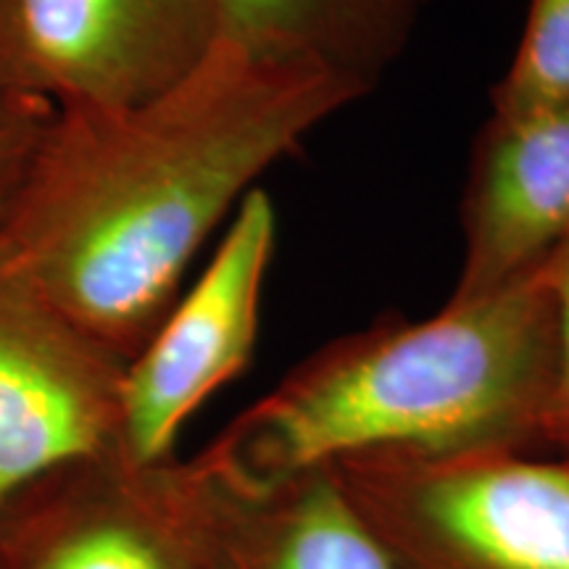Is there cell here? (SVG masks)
Wrapping results in <instances>:
<instances>
[{
	"mask_svg": "<svg viewBox=\"0 0 569 569\" xmlns=\"http://www.w3.org/2000/svg\"><path fill=\"white\" fill-rule=\"evenodd\" d=\"M361 98L330 71L222 38L151 101L56 109L0 227V264L130 365L251 184Z\"/></svg>",
	"mask_w": 569,
	"mask_h": 569,
	"instance_id": "obj_1",
	"label": "cell"
},
{
	"mask_svg": "<svg viewBox=\"0 0 569 569\" xmlns=\"http://www.w3.org/2000/svg\"><path fill=\"white\" fill-rule=\"evenodd\" d=\"M557 369L546 261L430 319L388 315L303 359L198 453L234 486H272L375 451L543 446Z\"/></svg>",
	"mask_w": 569,
	"mask_h": 569,
	"instance_id": "obj_2",
	"label": "cell"
},
{
	"mask_svg": "<svg viewBox=\"0 0 569 569\" xmlns=\"http://www.w3.org/2000/svg\"><path fill=\"white\" fill-rule=\"evenodd\" d=\"M332 475L390 569H569V459L375 451Z\"/></svg>",
	"mask_w": 569,
	"mask_h": 569,
	"instance_id": "obj_3",
	"label": "cell"
},
{
	"mask_svg": "<svg viewBox=\"0 0 569 569\" xmlns=\"http://www.w3.org/2000/svg\"><path fill=\"white\" fill-rule=\"evenodd\" d=\"M222 38L219 0H0V80L56 109H127Z\"/></svg>",
	"mask_w": 569,
	"mask_h": 569,
	"instance_id": "obj_4",
	"label": "cell"
},
{
	"mask_svg": "<svg viewBox=\"0 0 569 569\" xmlns=\"http://www.w3.org/2000/svg\"><path fill=\"white\" fill-rule=\"evenodd\" d=\"M0 569H206L196 459L67 467L0 511Z\"/></svg>",
	"mask_w": 569,
	"mask_h": 569,
	"instance_id": "obj_5",
	"label": "cell"
},
{
	"mask_svg": "<svg viewBox=\"0 0 569 569\" xmlns=\"http://www.w3.org/2000/svg\"><path fill=\"white\" fill-rule=\"evenodd\" d=\"M277 243V211L253 188L190 293L177 298L124 369L119 453L132 465L174 459L188 419L243 375L259 338L261 293Z\"/></svg>",
	"mask_w": 569,
	"mask_h": 569,
	"instance_id": "obj_6",
	"label": "cell"
},
{
	"mask_svg": "<svg viewBox=\"0 0 569 569\" xmlns=\"http://www.w3.org/2000/svg\"><path fill=\"white\" fill-rule=\"evenodd\" d=\"M124 369L0 264V511L61 469L119 453Z\"/></svg>",
	"mask_w": 569,
	"mask_h": 569,
	"instance_id": "obj_7",
	"label": "cell"
},
{
	"mask_svg": "<svg viewBox=\"0 0 569 569\" xmlns=\"http://www.w3.org/2000/svg\"><path fill=\"white\" fill-rule=\"evenodd\" d=\"M569 234V103L496 113L472 146L453 301L507 288Z\"/></svg>",
	"mask_w": 569,
	"mask_h": 569,
	"instance_id": "obj_8",
	"label": "cell"
},
{
	"mask_svg": "<svg viewBox=\"0 0 569 569\" xmlns=\"http://www.w3.org/2000/svg\"><path fill=\"white\" fill-rule=\"evenodd\" d=\"M203 475L206 569H390L330 467L246 488Z\"/></svg>",
	"mask_w": 569,
	"mask_h": 569,
	"instance_id": "obj_9",
	"label": "cell"
},
{
	"mask_svg": "<svg viewBox=\"0 0 569 569\" xmlns=\"http://www.w3.org/2000/svg\"><path fill=\"white\" fill-rule=\"evenodd\" d=\"M224 38L309 63L365 96L407 53L430 0H219Z\"/></svg>",
	"mask_w": 569,
	"mask_h": 569,
	"instance_id": "obj_10",
	"label": "cell"
},
{
	"mask_svg": "<svg viewBox=\"0 0 569 569\" xmlns=\"http://www.w3.org/2000/svg\"><path fill=\"white\" fill-rule=\"evenodd\" d=\"M569 103V0H530L509 69L490 90V111L522 113Z\"/></svg>",
	"mask_w": 569,
	"mask_h": 569,
	"instance_id": "obj_11",
	"label": "cell"
},
{
	"mask_svg": "<svg viewBox=\"0 0 569 569\" xmlns=\"http://www.w3.org/2000/svg\"><path fill=\"white\" fill-rule=\"evenodd\" d=\"M56 106L0 80V227L24 190Z\"/></svg>",
	"mask_w": 569,
	"mask_h": 569,
	"instance_id": "obj_12",
	"label": "cell"
},
{
	"mask_svg": "<svg viewBox=\"0 0 569 569\" xmlns=\"http://www.w3.org/2000/svg\"><path fill=\"white\" fill-rule=\"evenodd\" d=\"M546 274L557 317V369L546 409L543 446L569 459V234L546 259Z\"/></svg>",
	"mask_w": 569,
	"mask_h": 569,
	"instance_id": "obj_13",
	"label": "cell"
}]
</instances>
